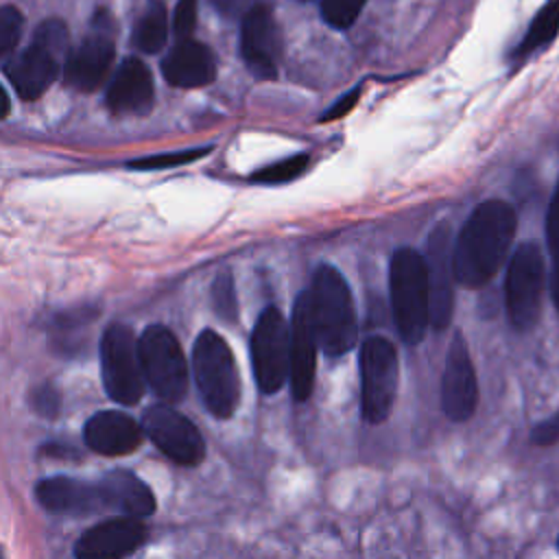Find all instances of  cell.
<instances>
[{"mask_svg":"<svg viewBox=\"0 0 559 559\" xmlns=\"http://www.w3.org/2000/svg\"><path fill=\"white\" fill-rule=\"evenodd\" d=\"M515 234V212L509 203L491 199L480 203L454 245V277L463 286L487 284L511 247Z\"/></svg>","mask_w":559,"mask_h":559,"instance_id":"obj_1","label":"cell"},{"mask_svg":"<svg viewBox=\"0 0 559 559\" xmlns=\"http://www.w3.org/2000/svg\"><path fill=\"white\" fill-rule=\"evenodd\" d=\"M166 35H168L166 9L164 4L153 2L135 24L133 44L142 52H157L166 44Z\"/></svg>","mask_w":559,"mask_h":559,"instance_id":"obj_24","label":"cell"},{"mask_svg":"<svg viewBox=\"0 0 559 559\" xmlns=\"http://www.w3.org/2000/svg\"><path fill=\"white\" fill-rule=\"evenodd\" d=\"M31 406L35 413H39L41 417L52 419L59 413L61 406V397L59 391L52 384H39L31 391Z\"/></svg>","mask_w":559,"mask_h":559,"instance_id":"obj_30","label":"cell"},{"mask_svg":"<svg viewBox=\"0 0 559 559\" xmlns=\"http://www.w3.org/2000/svg\"><path fill=\"white\" fill-rule=\"evenodd\" d=\"M68 52V28L61 20H46L33 35L31 46L7 63V76L24 100L39 98L59 74Z\"/></svg>","mask_w":559,"mask_h":559,"instance_id":"obj_5","label":"cell"},{"mask_svg":"<svg viewBox=\"0 0 559 559\" xmlns=\"http://www.w3.org/2000/svg\"><path fill=\"white\" fill-rule=\"evenodd\" d=\"M251 362L262 393H277L290 367V328L284 314L269 306L255 321L251 334Z\"/></svg>","mask_w":559,"mask_h":559,"instance_id":"obj_9","label":"cell"},{"mask_svg":"<svg viewBox=\"0 0 559 559\" xmlns=\"http://www.w3.org/2000/svg\"><path fill=\"white\" fill-rule=\"evenodd\" d=\"M142 426L127 413L100 411L92 415L83 428L90 450L103 456H122L142 443Z\"/></svg>","mask_w":559,"mask_h":559,"instance_id":"obj_18","label":"cell"},{"mask_svg":"<svg viewBox=\"0 0 559 559\" xmlns=\"http://www.w3.org/2000/svg\"><path fill=\"white\" fill-rule=\"evenodd\" d=\"M308 162H310V157L306 153L280 159L275 164H269V166L255 170L251 175V181H255V183H284V181H290V179L299 177L308 168Z\"/></svg>","mask_w":559,"mask_h":559,"instance_id":"obj_25","label":"cell"},{"mask_svg":"<svg viewBox=\"0 0 559 559\" xmlns=\"http://www.w3.org/2000/svg\"><path fill=\"white\" fill-rule=\"evenodd\" d=\"M146 526L140 518L120 515L105 520L87 528L76 546L74 557L79 559H116L135 552L146 542Z\"/></svg>","mask_w":559,"mask_h":559,"instance_id":"obj_16","label":"cell"},{"mask_svg":"<svg viewBox=\"0 0 559 559\" xmlns=\"http://www.w3.org/2000/svg\"><path fill=\"white\" fill-rule=\"evenodd\" d=\"M96 485L105 511H120L133 518H146L155 511V496L148 485L127 469H111Z\"/></svg>","mask_w":559,"mask_h":559,"instance_id":"obj_22","label":"cell"},{"mask_svg":"<svg viewBox=\"0 0 559 559\" xmlns=\"http://www.w3.org/2000/svg\"><path fill=\"white\" fill-rule=\"evenodd\" d=\"M144 382L164 402H179L188 391V362L177 336L166 325H148L138 338Z\"/></svg>","mask_w":559,"mask_h":559,"instance_id":"obj_6","label":"cell"},{"mask_svg":"<svg viewBox=\"0 0 559 559\" xmlns=\"http://www.w3.org/2000/svg\"><path fill=\"white\" fill-rule=\"evenodd\" d=\"M100 376L107 395L120 404H135L144 395L138 338L124 323H111L100 338Z\"/></svg>","mask_w":559,"mask_h":559,"instance_id":"obj_7","label":"cell"},{"mask_svg":"<svg viewBox=\"0 0 559 559\" xmlns=\"http://www.w3.org/2000/svg\"><path fill=\"white\" fill-rule=\"evenodd\" d=\"M212 306L216 310V314L227 321L234 323L238 319V301H236V288H234V280L227 271L218 273L214 284H212Z\"/></svg>","mask_w":559,"mask_h":559,"instance_id":"obj_26","label":"cell"},{"mask_svg":"<svg viewBox=\"0 0 559 559\" xmlns=\"http://www.w3.org/2000/svg\"><path fill=\"white\" fill-rule=\"evenodd\" d=\"M358 98H360V87H354L352 92H347L345 96H341L319 120H321V122H330V120L343 118L345 114H349V111L354 109V105L358 103Z\"/></svg>","mask_w":559,"mask_h":559,"instance_id":"obj_34","label":"cell"},{"mask_svg":"<svg viewBox=\"0 0 559 559\" xmlns=\"http://www.w3.org/2000/svg\"><path fill=\"white\" fill-rule=\"evenodd\" d=\"M197 24V0H179L173 15V28L179 39H186L192 35Z\"/></svg>","mask_w":559,"mask_h":559,"instance_id":"obj_31","label":"cell"},{"mask_svg":"<svg viewBox=\"0 0 559 559\" xmlns=\"http://www.w3.org/2000/svg\"><path fill=\"white\" fill-rule=\"evenodd\" d=\"M319 347L328 356H343L356 343V314L345 277L330 264H321L306 293Z\"/></svg>","mask_w":559,"mask_h":559,"instance_id":"obj_2","label":"cell"},{"mask_svg":"<svg viewBox=\"0 0 559 559\" xmlns=\"http://www.w3.org/2000/svg\"><path fill=\"white\" fill-rule=\"evenodd\" d=\"M397 352L389 338L371 336L360 347L362 417L380 424L389 417L397 395Z\"/></svg>","mask_w":559,"mask_h":559,"instance_id":"obj_8","label":"cell"},{"mask_svg":"<svg viewBox=\"0 0 559 559\" xmlns=\"http://www.w3.org/2000/svg\"><path fill=\"white\" fill-rule=\"evenodd\" d=\"M317 349H319V343L312 328L308 299H306V293H301L295 301L293 319H290V367H288L293 397L299 402L308 400L312 393Z\"/></svg>","mask_w":559,"mask_h":559,"instance_id":"obj_17","label":"cell"},{"mask_svg":"<svg viewBox=\"0 0 559 559\" xmlns=\"http://www.w3.org/2000/svg\"><path fill=\"white\" fill-rule=\"evenodd\" d=\"M162 72L175 87H201L214 81L216 61L205 44L186 37L166 55Z\"/></svg>","mask_w":559,"mask_h":559,"instance_id":"obj_21","label":"cell"},{"mask_svg":"<svg viewBox=\"0 0 559 559\" xmlns=\"http://www.w3.org/2000/svg\"><path fill=\"white\" fill-rule=\"evenodd\" d=\"M282 50L280 28L273 13L264 4H253L242 15L240 55L258 79H275Z\"/></svg>","mask_w":559,"mask_h":559,"instance_id":"obj_13","label":"cell"},{"mask_svg":"<svg viewBox=\"0 0 559 559\" xmlns=\"http://www.w3.org/2000/svg\"><path fill=\"white\" fill-rule=\"evenodd\" d=\"M144 435L179 465H197L205 456V441L199 428L168 404H153L142 417Z\"/></svg>","mask_w":559,"mask_h":559,"instance_id":"obj_11","label":"cell"},{"mask_svg":"<svg viewBox=\"0 0 559 559\" xmlns=\"http://www.w3.org/2000/svg\"><path fill=\"white\" fill-rule=\"evenodd\" d=\"M546 238L552 255H559V183L546 214Z\"/></svg>","mask_w":559,"mask_h":559,"instance_id":"obj_32","label":"cell"},{"mask_svg":"<svg viewBox=\"0 0 559 559\" xmlns=\"http://www.w3.org/2000/svg\"><path fill=\"white\" fill-rule=\"evenodd\" d=\"M557 33H559V0H550L531 20V24L526 28V35L522 37L513 57L522 59L526 55L537 52L539 48L548 46L557 37Z\"/></svg>","mask_w":559,"mask_h":559,"instance_id":"obj_23","label":"cell"},{"mask_svg":"<svg viewBox=\"0 0 559 559\" xmlns=\"http://www.w3.org/2000/svg\"><path fill=\"white\" fill-rule=\"evenodd\" d=\"M367 0H321V17L338 31H347L360 15Z\"/></svg>","mask_w":559,"mask_h":559,"instance_id":"obj_27","label":"cell"},{"mask_svg":"<svg viewBox=\"0 0 559 559\" xmlns=\"http://www.w3.org/2000/svg\"><path fill=\"white\" fill-rule=\"evenodd\" d=\"M550 293L552 301L559 310V255H552V273H550Z\"/></svg>","mask_w":559,"mask_h":559,"instance_id":"obj_36","label":"cell"},{"mask_svg":"<svg viewBox=\"0 0 559 559\" xmlns=\"http://www.w3.org/2000/svg\"><path fill=\"white\" fill-rule=\"evenodd\" d=\"M9 109H11V100H9V94H7V90L0 85V120L9 114Z\"/></svg>","mask_w":559,"mask_h":559,"instance_id":"obj_37","label":"cell"},{"mask_svg":"<svg viewBox=\"0 0 559 559\" xmlns=\"http://www.w3.org/2000/svg\"><path fill=\"white\" fill-rule=\"evenodd\" d=\"M426 280L430 301V325L443 330L452 317V284H454V242L448 223H439L426 240Z\"/></svg>","mask_w":559,"mask_h":559,"instance_id":"obj_12","label":"cell"},{"mask_svg":"<svg viewBox=\"0 0 559 559\" xmlns=\"http://www.w3.org/2000/svg\"><path fill=\"white\" fill-rule=\"evenodd\" d=\"M24 17L15 7H0V57L7 55L22 35Z\"/></svg>","mask_w":559,"mask_h":559,"instance_id":"obj_29","label":"cell"},{"mask_svg":"<svg viewBox=\"0 0 559 559\" xmlns=\"http://www.w3.org/2000/svg\"><path fill=\"white\" fill-rule=\"evenodd\" d=\"M531 439L537 443V445H550V443H557L559 441V413L539 421L533 432H531Z\"/></svg>","mask_w":559,"mask_h":559,"instance_id":"obj_33","label":"cell"},{"mask_svg":"<svg viewBox=\"0 0 559 559\" xmlns=\"http://www.w3.org/2000/svg\"><path fill=\"white\" fill-rule=\"evenodd\" d=\"M153 100L155 87L146 63L135 57L124 59L107 87V107L114 114H146Z\"/></svg>","mask_w":559,"mask_h":559,"instance_id":"obj_20","label":"cell"},{"mask_svg":"<svg viewBox=\"0 0 559 559\" xmlns=\"http://www.w3.org/2000/svg\"><path fill=\"white\" fill-rule=\"evenodd\" d=\"M212 4L221 11V13H225V15H236L240 9H249L247 7V0H212ZM253 7V4H251Z\"/></svg>","mask_w":559,"mask_h":559,"instance_id":"obj_35","label":"cell"},{"mask_svg":"<svg viewBox=\"0 0 559 559\" xmlns=\"http://www.w3.org/2000/svg\"><path fill=\"white\" fill-rule=\"evenodd\" d=\"M476 402H478V384H476L474 365L467 352V343L463 334H454L448 349L443 378H441V406L452 421H465L472 417Z\"/></svg>","mask_w":559,"mask_h":559,"instance_id":"obj_14","label":"cell"},{"mask_svg":"<svg viewBox=\"0 0 559 559\" xmlns=\"http://www.w3.org/2000/svg\"><path fill=\"white\" fill-rule=\"evenodd\" d=\"M210 153V146L203 148H186V151H173V153H159V155H148L142 159H133L129 164V168H140V170H153V168H170V166H179V164H188L194 162L203 155Z\"/></svg>","mask_w":559,"mask_h":559,"instance_id":"obj_28","label":"cell"},{"mask_svg":"<svg viewBox=\"0 0 559 559\" xmlns=\"http://www.w3.org/2000/svg\"><path fill=\"white\" fill-rule=\"evenodd\" d=\"M37 502L57 515H92L103 509L96 483H85L68 476L44 478L35 487Z\"/></svg>","mask_w":559,"mask_h":559,"instance_id":"obj_19","label":"cell"},{"mask_svg":"<svg viewBox=\"0 0 559 559\" xmlns=\"http://www.w3.org/2000/svg\"><path fill=\"white\" fill-rule=\"evenodd\" d=\"M105 22H107V13H103V24H94V33L87 35L66 57V68H63L66 83L79 92H94L105 81L111 68L114 39Z\"/></svg>","mask_w":559,"mask_h":559,"instance_id":"obj_15","label":"cell"},{"mask_svg":"<svg viewBox=\"0 0 559 559\" xmlns=\"http://www.w3.org/2000/svg\"><path fill=\"white\" fill-rule=\"evenodd\" d=\"M192 373L205 408L214 417H231L240 400V378L229 345L214 330H203L197 336Z\"/></svg>","mask_w":559,"mask_h":559,"instance_id":"obj_3","label":"cell"},{"mask_svg":"<svg viewBox=\"0 0 559 559\" xmlns=\"http://www.w3.org/2000/svg\"><path fill=\"white\" fill-rule=\"evenodd\" d=\"M391 306L400 336L406 343H419L430 325V301L424 255L415 249H397L389 269Z\"/></svg>","mask_w":559,"mask_h":559,"instance_id":"obj_4","label":"cell"},{"mask_svg":"<svg viewBox=\"0 0 559 559\" xmlns=\"http://www.w3.org/2000/svg\"><path fill=\"white\" fill-rule=\"evenodd\" d=\"M544 293V255L535 242H522L507 273V312L511 325L520 332L533 328L539 319Z\"/></svg>","mask_w":559,"mask_h":559,"instance_id":"obj_10","label":"cell"}]
</instances>
